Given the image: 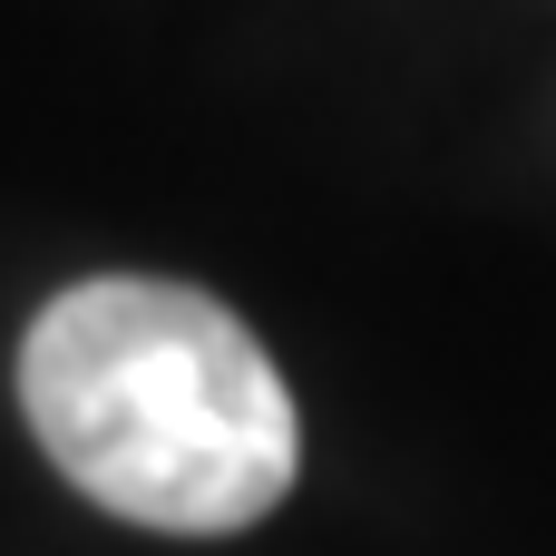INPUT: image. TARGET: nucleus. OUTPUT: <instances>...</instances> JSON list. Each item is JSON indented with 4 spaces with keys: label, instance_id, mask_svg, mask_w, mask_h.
Returning <instances> with one entry per match:
<instances>
[{
    "label": "nucleus",
    "instance_id": "obj_1",
    "mask_svg": "<svg viewBox=\"0 0 556 556\" xmlns=\"http://www.w3.org/2000/svg\"><path fill=\"white\" fill-rule=\"evenodd\" d=\"M20 410L78 498L156 538L254 528L303 459L293 391L264 342L225 303L147 274L68 283L29 323Z\"/></svg>",
    "mask_w": 556,
    "mask_h": 556
}]
</instances>
